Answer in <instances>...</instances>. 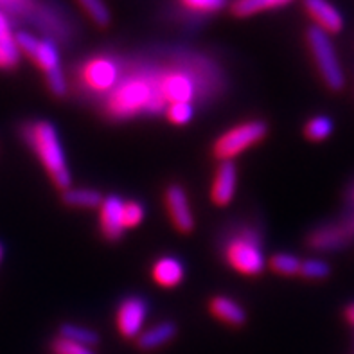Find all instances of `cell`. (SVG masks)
Returning a JSON list of instances; mask_svg holds the SVG:
<instances>
[{
    "instance_id": "obj_17",
    "label": "cell",
    "mask_w": 354,
    "mask_h": 354,
    "mask_svg": "<svg viewBox=\"0 0 354 354\" xmlns=\"http://www.w3.org/2000/svg\"><path fill=\"white\" fill-rule=\"evenodd\" d=\"M58 337L76 342V344H81V346L92 347V349L101 342L97 333L88 328H83V326H76V324H63V326H59Z\"/></svg>"
},
{
    "instance_id": "obj_10",
    "label": "cell",
    "mask_w": 354,
    "mask_h": 354,
    "mask_svg": "<svg viewBox=\"0 0 354 354\" xmlns=\"http://www.w3.org/2000/svg\"><path fill=\"white\" fill-rule=\"evenodd\" d=\"M122 207L124 200L119 194H108L99 207V230L108 243H115L124 236V221H122Z\"/></svg>"
},
{
    "instance_id": "obj_4",
    "label": "cell",
    "mask_w": 354,
    "mask_h": 354,
    "mask_svg": "<svg viewBox=\"0 0 354 354\" xmlns=\"http://www.w3.org/2000/svg\"><path fill=\"white\" fill-rule=\"evenodd\" d=\"M15 41L20 54L29 56L36 63V67L44 71L45 83L50 94L56 99L68 97V81L62 68L58 44L49 38H36L29 32H18Z\"/></svg>"
},
{
    "instance_id": "obj_25",
    "label": "cell",
    "mask_w": 354,
    "mask_h": 354,
    "mask_svg": "<svg viewBox=\"0 0 354 354\" xmlns=\"http://www.w3.org/2000/svg\"><path fill=\"white\" fill-rule=\"evenodd\" d=\"M50 351H53V354H95L92 347L81 346V344L62 337H56L50 342Z\"/></svg>"
},
{
    "instance_id": "obj_9",
    "label": "cell",
    "mask_w": 354,
    "mask_h": 354,
    "mask_svg": "<svg viewBox=\"0 0 354 354\" xmlns=\"http://www.w3.org/2000/svg\"><path fill=\"white\" fill-rule=\"evenodd\" d=\"M164 203H166L167 216L171 218V223L180 234H191L196 227L194 214L191 211L187 191L180 184L167 185L164 191Z\"/></svg>"
},
{
    "instance_id": "obj_24",
    "label": "cell",
    "mask_w": 354,
    "mask_h": 354,
    "mask_svg": "<svg viewBox=\"0 0 354 354\" xmlns=\"http://www.w3.org/2000/svg\"><path fill=\"white\" fill-rule=\"evenodd\" d=\"M331 274V268H329L328 263H324L320 259H306L302 261L301 265V277L304 279H313V281H319V279H326Z\"/></svg>"
},
{
    "instance_id": "obj_26",
    "label": "cell",
    "mask_w": 354,
    "mask_h": 354,
    "mask_svg": "<svg viewBox=\"0 0 354 354\" xmlns=\"http://www.w3.org/2000/svg\"><path fill=\"white\" fill-rule=\"evenodd\" d=\"M180 2L196 13H216L227 4V0H180Z\"/></svg>"
},
{
    "instance_id": "obj_6",
    "label": "cell",
    "mask_w": 354,
    "mask_h": 354,
    "mask_svg": "<svg viewBox=\"0 0 354 354\" xmlns=\"http://www.w3.org/2000/svg\"><path fill=\"white\" fill-rule=\"evenodd\" d=\"M308 45H310L317 68H319L320 76H322L324 83L328 85V88H331L333 92L344 88L346 76H344L337 50H335V45H333L328 32L319 29L317 26L310 27L308 29Z\"/></svg>"
},
{
    "instance_id": "obj_2",
    "label": "cell",
    "mask_w": 354,
    "mask_h": 354,
    "mask_svg": "<svg viewBox=\"0 0 354 354\" xmlns=\"http://www.w3.org/2000/svg\"><path fill=\"white\" fill-rule=\"evenodd\" d=\"M24 142L31 148L36 158L40 160L44 169L47 171L49 178L53 180L54 187L59 191L71 187L72 175L68 169L67 157L63 151L62 140L58 130L49 121H29L22 126Z\"/></svg>"
},
{
    "instance_id": "obj_20",
    "label": "cell",
    "mask_w": 354,
    "mask_h": 354,
    "mask_svg": "<svg viewBox=\"0 0 354 354\" xmlns=\"http://www.w3.org/2000/svg\"><path fill=\"white\" fill-rule=\"evenodd\" d=\"M333 119L328 115H317L311 117L310 121L306 122L304 126V135L306 139L311 140V142H320V140H326L329 135L333 133Z\"/></svg>"
},
{
    "instance_id": "obj_13",
    "label": "cell",
    "mask_w": 354,
    "mask_h": 354,
    "mask_svg": "<svg viewBox=\"0 0 354 354\" xmlns=\"http://www.w3.org/2000/svg\"><path fill=\"white\" fill-rule=\"evenodd\" d=\"M176 335H178V326L173 320H164L140 333L139 337L135 338V346L142 353H149V351H157L167 346L169 342L175 340Z\"/></svg>"
},
{
    "instance_id": "obj_23",
    "label": "cell",
    "mask_w": 354,
    "mask_h": 354,
    "mask_svg": "<svg viewBox=\"0 0 354 354\" xmlns=\"http://www.w3.org/2000/svg\"><path fill=\"white\" fill-rule=\"evenodd\" d=\"M144 216H146V209L140 202L137 200H128L124 202V207H122V221H124V229H135L139 227L144 221Z\"/></svg>"
},
{
    "instance_id": "obj_11",
    "label": "cell",
    "mask_w": 354,
    "mask_h": 354,
    "mask_svg": "<svg viewBox=\"0 0 354 354\" xmlns=\"http://www.w3.org/2000/svg\"><path fill=\"white\" fill-rule=\"evenodd\" d=\"M238 189V167L234 160L218 164L211 185V202L216 207H227L236 196Z\"/></svg>"
},
{
    "instance_id": "obj_28",
    "label": "cell",
    "mask_w": 354,
    "mask_h": 354,
    "mask_svg": "<svg viewBox=\"0 0 354 354\" xmlns=\"http://www.w3.org/2000/svg\"><path fill=\"white\" fill-rule=\"evenodd\" d=\"M2 257H4V247H2V243H0V263H2Z\"/></svg>"
},
{
    "instance_id": "obj_27",
    "label": "cell",
    "mask_w": 354,
    "mask_h": 354,
    "mask_svg": "<svg viewBox=\"0 0 354 354\" xmlns=\"http://www.w3.org/2000/svg\"><path fill=\"white\" fill-rule=\"evenodd\" d=\"M344 317H346V320L351 324V326H354V304L347 306V308H346V313H344Z\"/></svg>"
},
{
    "instance_id": "obj_19",
    "label": "cell",
    "mask_w": 354,
    "mask_h": 354,
    "mask_svg": "<svg viewBox=\"0 0 354 354\" xmlns=\"http://www.w3.org/2000/svg\"><path fill=\"white\" fill-rule=\"evenodd\" d=\"M301 265L302 261L292 254H274L268 261L270 270L283 277H295L301 274Z\"/></svg>"
},
{
    "instance_id": "obj_12",
    "label": "cell",
    "mask_w": 354,
    "mask_h": 354,
    "mask_svg": "<svg viewBox=\"0 0 354 354\" xmlns=\"http://www.w3.org/2000/svg\"><path fill=\"white\" fill-rule=\"evenodd\" d=\"M304 6L317 27L328 35H337L344 29V17L328 0H304Z\"/></svg>"
},
{
    "instance_id": "obj_1",
    "label": "cell",
    "mask_w": 354,
    "mask_h": 354,
    "mask_svg": "<svg viewBox=\"0 0 354 354\" xmlns=\"http://www.w3.org/2000/svg\"><path fill=\"white\" fill-rule=\"evenodd\" d=\"M229 95L220 63L189 49H164L121 59L115 85L90 104L108 124L164 117L173 104L211 108Z\"/></svg>"
},
{
    "instance_id": "obj_8",
    "label": "cell",
    "mask_w": 354,
    "mask_h": 354,
    "mask_svg": "<svg viewBox=\"0 0 354 354\" xmlns=\"http://www.w3.org/2000/svg\"><path fill=\"white\" fill-rule=\"evenodd\" d=\"M148 302L142 297H124L115 311V326L119 335L126 340H135L139 337L148 319Z\"/></svg>"
},
{
    "instance_id": "obj_18",
    "label": "cell",
    "mask_w": 354,
    "mask_h": 354,
    "mask_svg": "<svg viewBox=\"0 0 354 354\" xmlns=\"http://www.w3.org/2000/svg\"><path fill=\"white\" fill-rule=\"evenodd\" d=\"M288 2H292V0H236L232 6V13L236 17H250V15L266 11V9L284 6Z\"/></svg>"
},
{
    "instance_id": "obj_22",
    "label": "cell",
    "mask_w": 354,
    "mask_h": 354,
    "mask_svg": "<svg viewBox=\"0 0 354 354\" xmlns=\"http://www.w3.org/2000/svg\"><path fill=\"white\" fill-rule=\"evenodd\" d=\"M196 112H198V110L193 106V104L180 103V104H173V106L167 108V112H166V115H164V117H166L171 124L185 126V124H189V122L193 121L194 115H196Z\"/></svg>"
},
{
    "instance_id": "obj_21",
    "label": "cell",
    "mask_w": 354,
    "mask_h": 354,
    "mask_svg": "<svg viewBox=\"0 0 354 354\" xmlns=\"http://www.w3.org/2000/svg\"><path fill=\"white\" fill-rule=\"evenodd\" d=\"M80 6L85 9V13L92 18V22L99 27H106L110 24V11H108L104 0H77Z\"/></svg>"
},
{
    "instance_id": "obj_14",
    "label": "cell",
    "mask_w": 354,
    "mask_h": 354,
    "mask_svg": "<svg viewBox=\"0 0 354 354\" xmlns=\"http://www.w3.org/2000/svg\"><path fill=\"white\" fill-rule=\"evenodd\" d=\"M209 311L214 319L220 322L232 326V328H243L247 324V311L241 304L225 295H214L209 301Z\"/></svg>"
},
{
    "instance_id": "obj_3",
    "label": "cell",
    "mask_w": 354,
    "mask_h": 354,
    "mask_svg": "<svg viewBox=\"0 0 354 354\" xmlns=\"http://www.w3.org/2000/svg\"><path fill=\"white\" fill-rule=\"evenodd\" d=\"M221 256L238 274L257 277L266 268L263 234L254 225H236L221 239Z\"/></svg>"
},
{
    "instance_id": "obj_29",
    "label": "cell",
    "mask_w": 354,
    "mask_h": 354,
    "mask_svg": "<svg viewBox=\"0 0 354 354\" xmlns=\"http://www.w3.org/2000/svg\"><path fill=\"white\" fill-rule=\"evenodd\" d=\"M351 202L354 203V189H353V193H351Z\"/></svg>"
},
{
    "instance_id": "obj_5",
    "label": "cell",
    "mask_w": 354,
    "mask_h": 354,
    "mask_svg": "<svg viewBox=\"0 0 354 354\" xmlns=\"http://www.w3.org/2000/svg\"><path fill=\"white\" fill-rule=\"evenodd\" d=\"M266 135H268V124L263 119H252V121H245L241 124L232 126L230 130L223 131L214 140L212 157L218 162L234 160L247 149L263 142L266 139Z\"/></svg>"
},
{
    "instance_id": "obj_7",
    "label": "cell",
    "mask_w": 354,
    "mask_h": 354,
    "mask_svg": "<svg viewBox=\"0 0 354 354\" xmlns=\"http://www.w3.org/2000/svg\"><path fill=\"white\" fill-rule=\"evenodd\" d=\"M354 243V211L342 216L340 220L329 221L311 230L306 245L317 252H335Z\"/></svg>"
},
{
    "instance_id": "obj_16",
    "label": "cell",
    "mask_w": 354,
    "mask_h": 354,
    "mask_svg": "<svg viewBox=\"0 0 354 354\" xmlns=\"http://www.w3.org/2000/svg\"><path fill=\"white\" fill-rule=\"evenodd\" d=\"M104 196L92 187H68L62 191V203L71 209H99Z\"/></svg>"
},
{
    "instance_id": "obj_15",
    "label": "cell",
    "mask_w": 354,
    "mask_h": 354,
    "mask_svg": "<svg viewBox=\"0 0 354 354\" xmlns=\"http://www.w3.org/2000/svg\"><path fill=\"white\" fill-rule=\"evenodd\" d=\"M151 279L160 288H175L185 279V266L176 257L164 256L151 266Z\"/></svg>"
}]
</instances>
